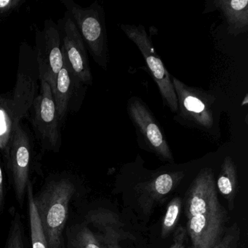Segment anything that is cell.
Here are the masks:
<instances>
[{"mask_svg":"<svg viewBox=\"0 0 248 248\" xmlns=\"http://www.w3.org/2000/svg\"><path fill=\"white\" fill-rule=\"evenodd\" d=\"M190 248H215L229 227V214L217 195L214 172L200 170L184 199Z\"/></svg>","mask_w":248,"mask_h":248,"instance_id":"6da1fadb","label":"cell"},{"mask_svg":"<svg viewBox=\"0 0 248 248\" xmlns=\"http://www.w3.org/2000/svg\"><path fill=\"white\" fill-rule=\"evenodd\" d=\"M76 188L70 178L52 180L34 195V202L48 248H66L63 232Z\"/></svg>","mask_w":248,"mask_h":248,"instance_id":"7a4b0ae2","label":"cell"},{"mask_svg":"<svg viewBox=\"0 0 248 248\" xmlns=\"http://www.w3.org/2000/svg\"><path fill=\"white\" fill-rule=\"evenodd\" d=\"M75 21L94 62L107 70L109 63L108 37L104 8L97 2L82 8L72 0H62Z\"/></svg>","mask_w":248,"mask_h":248,"instance_id":"3957f363","label":"cell"},{"mask_svg":"<svg viewBox=\"0 0 248 248\" xmlns=\"http://www.w3.org/2000/svg\"><path fill=\"white\" fill-rule=\"evenodd\" d=\"M40 92L30 111V121L43 150L59 152L62 146V126L53 91L48 82L40 79Z\"/></svg>","mask_w":248,"mask_h":248,"instance_id":"277c9868","label":"cell"},{"mask_svg":"<svg viewBox=\"0 0 248 248\" xmlns=\"http://www.w3.org/2000/svg\"><path fill=\"white\" fill-rule=\"evenodd\" d=\"M39 81L40 74L34 49L23 42L18 53L16 82L12 95L9 94L18 124L30 115V109L39 93Z\"/></svg>","mask_w":248,"mask_h":248,"instance_id":"5b68a950","label":"cell"},{"mask_svg":"<svg viewBox=\"0 0 248 248\" xmlns=\"http://www.w3.org/2000/svg\"><path fill=\"white\" fill-rule=\"evenodd\" d=\"M172 82L178 101V117L191 127L204 131L212 129L214 95L201 88L188 86L174 77Z\"/></svg>","mask_w":248,"mask_h":248,"instance_id":"8992f818","label":"cell"},{"mask_svg":"<svg viewBox=\"0 0 248 248\" xmlns=\"http://www.w3.org/2000/svg\"><path fill=\"white\" fill-rule=\"evenodd\" d=\"M120 28L126 36L136 44L143 55L152 78L159 88L164 102L172 112L176 113L178 111V101L172 85V78L156 53L144 27L123 24L120 26Z\"/></svg>","mask_w":248,"mask_h":248,"instance_id":"52a82bcc","label":"cell"},{"mask_svg":"<svg viewBox=\"0 0 248 248\" xmlns=\"http://www.w3.org/2000/svg\"><path fill=\"white\" fill-rule=\"evenodd\" d=\"M33 140L28 130L20 123L14 132L5 157L17 202L22 207L27 187L31 183Z\"/></svg>","mask_w":248,"mask_h":248,"instance_id":"ba28073f","label":"cell"},{"mask_svg":"<svg viewBox=\"0 0 248 248\" xmlns=\"http://www.w3.org/2000/svg\"><path fill=\"white\" fill-rule=\"evenodd\" d=\"M38 63L40 80L48 82L52 91L56 87L58 75L63 65L62 36L59 26L47 19L43 30H37L35 34L34 47Z\"/></svg>","mask_w":248,"mask_h":248,"instance_id":"9c48e42d","label":"cell"},{"mask_svg":"<svg viewBox=\"0 0 248 248\" xmlns=\"http://www.w3.org/2000/svg\"><path fill=\"white\" fill-rule=\"evenodd\" d=\"M127 112L149 150L162 160L174 163L173 155L162 127L147 105L140 98L133 97L127 102Z\"/></svg>","mask_w":248,"mask_h":248,"instance_id":"30bf717a","label":"cell"},{"mask_svg":"<svg viewBox=\"0 0 248 248\" xmlns=\"http://www.w3.org/2000/svg\"><path fill=\"white\" fill-rule=\"evenodd\" d=\"M59 27L62 36V53L74 74L85 86L93 84V76L90 66L87 47L82 36L66 11Z\"/></svg>","mask_w":248,"mask_h":248,"instance_id":"8fae6325","label":"cell"},{"mask_svg":"<svg viewBox=\"0 0 248 248\" xmlns=\"http://www.w3.org/2000/svg\"><path fill=\"white\" fill-rule=\"evenodd\" d=\"M87 86L77 78L68 62L63 58V65L58 75L53 91L56 110L62 124L68 114L79 111L83 102Z\"/></svg>","mask_w":248,"mask_h":248,"instance_id":"7c38bea8","label":"cell"},{"mask_svg":"<svg viewBox=\"0 0 248 248\" xmlns=\"http://www.w3.org/2000/svg\"><path fill=\"white\" fill-rule=\"evenodd\" d=\"M184 175L182 171L165 172L137 184L135 187L136 198L143 213L149 216L156 206L162 204L175 191Z\"/></svg>","mask_w":248,"mask_h":248,"instance_id":"4fadbf2b","label":"cell"},{"mask_svg":"<svg viewBox=\"0 0 248 248\" xmlns=\"http://www.w3.org/2000/svg\"><path fill=\"white\" fill-rule=\"evenodd\" d=\"M85 220L88 226L91 225L96 230L95 233L109 242L120 244L122 241L136 240L120 217L111 210L102 207L91 210L85 216Z\"/></svg>","mask_w":248,"mask_h":248,"instance_id":"5bb4252c","label":"cell"},{"mask_svg":"<svg viewBox=\"0 0 248 248\" xmlns=\"http://www.w3.org/2000/svg\"><path fill=\"white\" fill-rule=\"evenodd\" d=\"M213 5L224 18L229 34L236 37L248 31V0H214Z\"/></svg>","mask_w":248,"mask_h":248,"instance_id":"9a60e30c","label":"cell"},{"mask_svg":"<svg viewBox=\"0 0 248 248\" xmlns=\"http://www.w3.org/2000/svg\"><path fill=\"white\" fill-rule=\"evenodd\" d=\"M66 237V248H123L93 232L85 223L69 228Z\"/></svg>","mask_w":248,"mask_h":248,"instance_id":"2e32d148","label":"cell"},{"mask_svg":"<svg viewBox=\"0 0 248 248\" xmlns=\"http://www.w3.org/2000/svg\"><path fill=\"white\" fill-rule=\"evenodd\" d=\"M216 186L227 201L229 210L232 211L234 209L235 200L239 192V178L237 168L231 156H226L223 160Z\"/></svg>","mask_w":248,"mask_h":248,"instance_id":"e0dca14e","label":"cell"},{"mask_svg":"<svg viewBox=\"0 0 248 248\" xmlns=\"http://www.w3.org/2000/svg\"><path fill=\"white\" fill-rule=\"evenodd\" d=\"M18 124L9 94L0 93V151L5 159Z\"/></svg>","mask_w":248,"mask_h":248,"instance_id":"ac0fdd59","label":"cell"},{"mask_svg":"<svg viewBox=\"0 0 248 248\" xmlns=\"http://www.w3.org/2000/svg\"><path fill=\"white\" fill-rule=\"evenodd\" d=\"M29 216H30V232H31V248H48L47 241L42 228L34 202V193L31 183L27 187Z\"/></svg>","mask_w":248,"mask_h":248,"instance_id":"d6986e66","label":"cell"},{"mask_svg":"<svg viewBox=\"0 0 248 248\" xmlns=\"http://www.w3.org/2000/svg\"><path fill=\"white\" fill-rule=\"evenodd\" d=\"M184 200L180 197H174L167 206L161 226V237L166 239L173 233L178 227Z\"/></svg>","mask_w":248,"mask_h":248,"instance_id":"ffe728a7","label":"cell"},{"mask_svg":"<svg viewBox=\"0 0 248 248\" xmlns=\"http://www.w3.org/2000/svg\"><path fill=\"white\" fill-rule=\"evenodd\" d=\"M25 236L21 216L18 212L14 213L5 248H26Z\"/></svg>","mask_w":248,"mask_h":248,"instance_id":"44dd1931","label":"cell"},{"mask_svg":"<svg viewBox=\"0 0 248 248\" xmlns=\"http://www.w3.org/2000/svg\"><path fill=\"white\" fill-rule=\"evenodd\" d=\"M215 248H242L241 229L236 222L229 225L221 240Z\"/></svg>","mask_w":248,"mask_h":248,"instance_id":"7402d4cb","label":"cell"},{"mask_svg":"<svg viewBox=\"0 0 248 248\" xmlns=\"http://www.w3.org/2000/svg\"><path fill=\"white\" fill-rule=\"evenodd\" d=\"M24 3V0H0V21L6 19Z\"/></svg>","mask_w":248,"mask_h":248,"instance_id":"603a6c76","label":"cell"},{"mask_svg":"<svg viewBox=\"0 0 248 248\" xmlns=\"http://www.w3.org/2000/svg\"><path fill=\"white\" fill-rule=\"evenodd\" d=\"M187 233L186 227L179 226L172 233V242L168 248H186Z\"/></svg>","mask_w":248,"mask_h":248,"instance_id":"cb8c5ba5","label":"cell"},{"mask_svg":"<svg viewBox=\"0 0 248 248\" xmlns=\"http://www.w3.org/2000/svg\"><path fill=\"white\" fill-rule=\"evenodd\" d=\"M5 204V187H4V177L2 167L0 165V212H2Z\"/></svg>","mask_w":248,"mask_h":248,"instance_id":"d4e9b609","label":"cell"}]
</instances>
